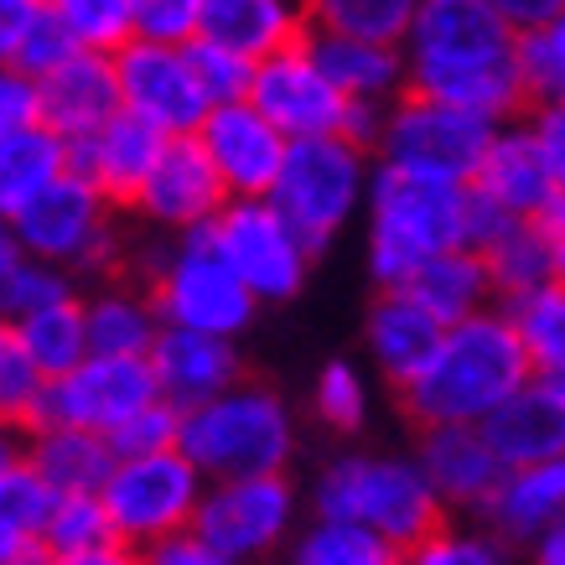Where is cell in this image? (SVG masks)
I'll list each match as a JSON object with an SVG mask.
<instances>
[{
  "label": "cell",
  "mask_w": 565,
  "mask_h": 565,
  "mask_svg": "<svg viewBox=\"0 0 565 565\" xmlns=\"http://www.w3.org/2000/svg\"><path fill=\"white\" fill-rule=\"evenodd\" d=\"M534 384V363L519 343L509 311L493 307L462 327H446L441 348L405 394V411L420 430L436 426H488L519 390Z\"/></svg>",
  "instance_id": "1"
},
{
  "label": "cell",
  "mask_w": 565,
  "mask_h": 565,
  "mask_svg": "<svg viewBox=\"0 0 565 565\" xmlns=\"http://www.w3.org/2000/svg\"><path fill=\"white\" fill-rule=\"evenodd\" d=\"M311 503L317 519L359 524L394 550H415L446 524V503L415 457H338L317 478Z\"/></svg>",
  "instance_id": "2"
},
{
  "label": "cell",
  "mask_w": 565,
  "mask_h": 565,
  "mask_svg": "<svg viewBox=\"0 0 565 565\" xmlns=\"http://www.w3.org/2000/svg\"><path fill=\"white\" fill-rule=\"evenodd\" d=\"M467 249V188L374 167L369 188V270L384 291H399L426 259Z\"/></svg>",
  "instance_id": "3"
},
{
  "label": "cell",
  "mask_w": 565,
  "mask_h": 565,
  "mask_svg": "<svg viewBox=\"0 0 565 565\" xmlns=\"http://www.w3.org/2000/svg\"><path fill=\"white\" fill-rule=\"evenodd\" d=\"M207 482L244 478H286L296 451V426L286 399L265 384H239L218 394L213 405L182 415V446H177Z\"/></svg>",
  "instance_id": "4"
},
{
  "label": "cell",
  "mask_w": 565,
  "mask_h": 565,
  "mask_svg": "<svg viewBox=\"0 0 565 565\" xmlns=\"http://www.w3.org/2000/svg\"><path fill=\"white\" fill-rule=\"evenodd\" d=\"M498 130L503 125L482 120V115L405 94V99L390 104V120H384L374 156L384 172L441 182V188H472L488 151H493Z\"/></svg>",
  "instance_id": "5"
},
{
  "label": "cell",
  "mask_w": 565,
  "mask_h": 565,
  "mask_svg": "<svg viewBox=\"0 0 565 565\" xmlns=\"http://www.w3.org/2000/svg\"><path fill=\"white\" fill-rule=\"evenodd\" d=\"M369 188H374V167H369L363 146L343 136L291 140V156L280 167L270 203L317 255L338 239V228L359 213V203H369Z\"/></svg>",
  "instance_id": "6"
},
{
  "label": "cell",
  "mask_w": 565,
  "mask_h": 565,
  "mask_svg": "<svg viewBox=\"0 0 565 565\" xmlns=\"http://www.w3.org/2000/svg\"><path fill=\"white\" fill-rule=\"evenodd\" d=\"M151 307L161 311L167 327L203 332V338H228L234 343L244 327L255 322L259 301L239 275L228 270V259L218 255L213 234L198 228L161 265V275H156V286H151Z\"/></svg>",
  "instance_id": "7"
},
{
  "label": "cell",
  "mask_w": 565,
  "mask_h": 565,
  "mask_svg": "<svg viewBox=\"0 0 565 565\" xmlns=\"http://www.w3.org/2000/svg\"><path fill=\"white\" fill-rule=\"evenodd\" d=\"M203 472L182 451H161V457L120 462L99 498L109 519H115V540L130 550H151L161 540H172V534L192 530V519L203 509Z\"/></svg>",
  "instance_id": "8"
},
{
  "label": "cell",
  "mask_w": 565,
  "mask_h": 565,
  "mask_svg": "<svg viewBox=\"0 0 565 565\" xmlns=\"http://www.w3.org/2000/svg\"><path fill=\"white\" fill-rule=\"evenodd\" d=\"M207 234L218 244V255L228 259V270L255 291V301H291L307 286L311 249L275 213L270 198H234L218 213V223H207Z\"/></svg>",
  "instance_id": "9"
},
{
  "label": "cell",
  "mask_w": 565,
  "mask_h": 565,
  "mask_svg": "<svg viewBox=\"0 0 565 565\" xmlns=\"http://www.w3.org/2000/svg\"><path fill=\"white\" fill-rule=\"evenodd\" d=\"M296 524V488L286 478L207 482L192 530L218 550L228 565H259L286 545Z\"/></svg>",
  "instance_id": "10"
},
{
  "label": "cell",
  "mask_w": 565,
  "mask_h": 565,
  "mask_svg": "<svg viewBox=\"0 0 565 565\" xmlns=\"http://www.w3.org/2000/svg\"><path fill=\"white\" fill-rule=\"evenodd\" d=\"M109 198L84 177H63L57 188H47L11 228H17L26 259L57 265V270H104L115 255V239L104 228Z\"/></svg>",
  "instance_id": "11"
},
{
  "label": "cell",
  "mask_w": 565,
  "mask_h": 565,
  "mask_svg": "<svg viewBox=\"0 0 565 565\" xmlns=\"http://www.w3.org/2000/svg\"><path fill=\"white\" fill-rule=\"evenodd\" d=\"M156 399H161V384H156L151 359H99V353H94L88 363H78L68 379H57L47 390L42 426L115 436L125 420H136Z\"/></svg>",
  "instance_id": "12"
},
{
  "label": "cell",
  "mask_w": 565,
  "mask_h": 565,
  "mask_svg": "<svg viewBox=\"0 0 565 565\" xmlns=\"http://www.w3.org/2000/svg\"><path fill=\"white\" fill-rule=\"evenodd\" d=\"M249 104H255L259 115H265L286 140L343 136V125H348V99L322 73L311 42H296V47L265 57L255 68Z\"/></svg>",
  "instance_id": "13"
},
{
  "label": "cell",
  "mask_w": 565,
  "mask_h": 565,
  "mask_svg": "<svg viewBox=\"0 0 565 565\" xmlns=\"http://www.w3.org/2000/svg\"><path fill=\"white\" fill-rule=\"evenodd\" d=\"M120 73V99L130 115L156 125L161 136H198L213 115L198 73H192L188 47H161V42H130L115 57Z\"/></svg>",
  "instance_id": "14"
},
{
  "label": "cell",
  "mask_w": 565,
  "mask_h": 565,
  "mask_svg": "<svg viewBox=\"0 0 565 565\" xmlns=\"http://www.w3.org/2000/svg\"><path fill=\"white\" fill-rule=\"evenodd\" d=\"M514 52L519 32L488 0H420L411 42H405L411 68H467V63H493Z\"/></svg>",
  "instance_id": "15"
},
{
  "label": "cell",
  "mask_w": 565,
  "mask_h": 565,
  "mask_svg": "<svg viewBox=\"0 0 565 565\" xmlns=\"http://www.w3.org/2000/svg\"><path fill=\"white\" fill-rule=\"evenodd\" d=\"M207 161L218 167L228 198H270L280 182V167L291 156V140L280 136L255 104H223L207 115V125L198 130Z\"/></svg>",
  "instance_id": "16"
},
{
  "label": "cell",
  "mask_w": 565,
  "mask_h": 565,
  "mask_svg": "<svg viewBox=\"0 0 565 565\" xmlns=\"http://www.w3.org/2000/svg\"><path fill=\"white\" fill-rule=\"evenodd\" d=\"M172 136H161L156 125H146L140 115H115V120L104 125L99 136L88 140H73L68 146V172L94 182V188L109 198V203L120 207H136L146 182H151L156 161L167 156Z\"/></svg>",
  "instance_id": "17"
},
{
  "label": "cell",
  "mask_w": 565,
  "mask_h": 565,
  "mask_svg": "<svg viewBox=\"0 0 565 565\" xmlns=\"http://www.w3.org/2000/svg\"><path fill=\"white\" fill-rule=\"evenodd\" d=\"M234 203L228 188H223L218 167L207 161L203 140L198 136H177L167 146V156L156 161L151 182L140 192V213L161 228H182V234H198L207 223H218V213Z\"/></svg>",
  "instance_id": "18"
},
{
  "label": "cell",
  "mask_w": 565,
  "mask_h": 565,
  "mask_svg": "<svg viewBox=\"0 0 565 565\" xmlns=\"http://www.w3.org/2000/svg\"><path fill=\"white\" fill-rule=\"evenodd\" d=\"M36 99H42V125L68 146L99 136L115 115H125L120 73H115V57H104V52H78L73 63H63L52 78L36 84Z\"/></svg>",
  "instance_id": "19"
},
{
  "label": "cell",
  "mask_w": 565,
  "mask_h": 565,
  "mask_svg": "<svg viewBox=\"0 0 565 565\" xmlns=\"http://www.w3.org/2000/svg\"><path fill=\"white\" fill-rule=\"evenodd\" d=\"M420 472L430 478L436 498L446 509H488L493 493L503 488L509 467L498 462V451L488 446L482 426H436L420 436V451H415Z\"/></svg>",
  "instance_id": "20"
},
{
  "label": "cell",
  "mask_w": 565,
  "mask_h": 565,
  "mask_svg": "<svg viewBox=\"0 0 565 565\" xmlns=\"http://www.w3.org/2000/svg\"><path fill=\"white\" fill-rule=\"evenodd\" d=\"M156 384H161V399L172 411L192 415L213 405L218 394L239 390V353L228 338H203V332H182V327H167L161 343L151 353Z\"/></svg>",
  "instance_id": "21"
},
{
  "label": "cell",
  "mask_w": 565,
  "mask_h": 565,
  "mask_svg": "<svg viewBox=\"0 0 565 565\" xmlns=\"http://www.w3.org/2000/svg\"><path fill=\"white\" fill-rule=\"evenodd\" d=\"M307 36L311 26L301 0H207L203 11V42H218L249 63H265Z\"/></svg>",
  "instance_id": "22"
},
{
  "label": "cell",
  "mask_w": 565,
  "mask_h": 565,
  "mask_svg": "<svg viewBox=\"0 0 565 565\" xmlns=\"http://www.w3.org/2000/svg\"><path fill=\"white\" fill-rule=\"evenodd\" d=\"M472 188L482 198H493L503 213H514V218H540V207L555 198V172H550L545 151H540V140H534L530 120L524 125H503L493 140V151L482 161V172Z\"/></svg>",
  "instance_id": "23"
},
{
  "label": "cell",
  "mask_w": 565,
  "mask_h": 565,
  "mask_svg": "<svg viewBox=\"0 0 565 565\" xmlns=\"http://www.w3.org/2000/svg\"><path fill=\"white\" fill-rule=\"evenodd\" d=\"M441 338L446 327L430 311L415 307L405 291H384L374 301V311H369V353L384 369V379L399 384V390H411L415 379L426 374Z\"/></svg>",
  "instance_id": "24"
},
{
  "label": "cell",
  "mask_w": 565,
  "mask_h": 565,
  "mask_svg": "<svg viewBox=\"0 0 565 565\" xmlns=\"http://www.w3.org/2000/svg\"><path fill=\"white\" fill-rule=\"evenodd\" d=\"M322 73L338 84L348 104H384L411 94V57L405 47H379V42H348V36H307Z\"/></svg>",
  "instance_id": "25"
},
{
  "label": "cell",
  "mask_w": 565,
  "mask_h": 565,
  "mask_svg": "<svg viewBox=\"0 0 565 565\" xmlns=\"http://www.w3.org/2000/svg\"><path fill=\"white\" fill-rule=\"evenodd\" d=\"M498 462L519 472V467H545L565 457V411L550 399V390L534 379L530 390H519L503 411L482 426Z\"/></svg>",
  "instance_id": "26"
},
{
  "label": "cell",
  "mask_w": 565,
  "mask_h": 565,
  "mask_svg": "<svg viewBox=\"0 0 565 565\" xmlns=\"http://www.w3.org/2000/svg\"><path fill=\"white\" fill-rule=\"evenodd\" d=\"M420 311H430L441 327H462L482 311H493V280H488V259L478 249H451V255L426 259L420 270L399 286Z\"/></svg>",
  "instance_id": "27"
},
{
  "label": "cell",
  "mask_w": 565,
  "mask_h": 565,
  "mask_svg": "<svg viewBox=\"0 0 565 565\" xmlns=\"http://www.w3.org/2000/svg\"><path fill=\"white\" fill-rule=\"evenodd\" d=\"M482 514H488V524H493L498 540L540 545V540L565 519V462L519 467V472H509Z\"/></svg>",
  "instance_id": "28"
},
{
  "label": "cell",
  "mask_w": 565,
  "mask_h": 565,
  "mask_svg": "<svg viewBox=\"0 0 565 565\" xmlns=\"http://www.w3.org/2000/svg\"><path fill=\"white\" fill-rule=\"evenodd\" d=\"M32 467L52 493L68 498V493H104V482L115 478L120 457H115L109 436L42 426V430H32Z\"/></svg>",
  "instance_id": "29"
},
{
  "label": "cell",
  "mask_w": 565,
  "mask_h": 565,
  "mask_svg": "<svg viewBox=\"0 0 565 565\" xmlns=\"http://www.w3.org/2000/svg\"><path fill=\"white\" fill-rule=\"evenodd\" d=\"M63 177H68V140L52 136L47 125L0 140V218L17 223Z\"/></svg>",
  "instance_id": "30"
},
{
  "label": "cell",
  "mask_w": 565,
  "mask_h": 565,
  "mask_svg": "<svg viewBox=\"0 0 565 565\" xmlns=\"http://www.w3.org/2000/svg\"><path fill=\"white\" fill-rule=\"evenodd\" d=\"M311 36H348V42H379L405 47L420 0H301Z\"/></svg>",
  "instance_id": "31"
},
{
  "label": "cell",
  "mask_w": 565,
  "mask_h": 565,
  "mask_svg": "<svg viewBox=\"0 0 565 565\" xmlns=\"http://www.w3.org/2000/svg\"><path fill=\"white\" fill-rule=\"evenodd\" d=\"M88 311V348L99 359H151L156 343H161V311L146 301V296L130 291H104L94 301H84Z\"/></svg>",
  "instance_id": "32"
},
{
  "label": "cell",
  "mask_w": 565,
  "mask_h": 565,
  "mask_svg": "<svg viewBox=\"0 0 565 565\" xmlns=\"http://www.w3.org/2000/svg\"><path fill=\"white\" fill-rule=\"evenodd\" d=\"M17 327V343L26 348V359L42 369V374L57 384V379H68L78 363L94 359V348H88V311L84 301L73 296V301H57L47 311H32V317H21Z\"/></svg>",
  "instance_id": "33"
},
{
  "label": "cell",
  "mask_w": 565,
  "mask_h": 565,
  "mask_svg": "<svg viewBox=\"0 0 565 565\" xmlns=\"http://www.w3.org/2000/svg\"><path fill=\"white\" fill-rule=\"evenodd\" d=\"M52 488L36 478V467H17L0 478V565H32L42 555V530L52 514Z\"/></svg>",
  "instance_id": "34"
},
{
  "label": "cell",
  "mask_w": 565,
  "mask_h": 565,
  "mask_svg": "<svg viewBox=\"0 0 565 565\" xmlns=\"http://www.w3.org/2000/svg\"><path fill=\"white\" fill-rule=\"evenodd\" d=\"M482 259H488V280H493V296L503 307L545 291L550 280H555V244H550L545 234H540V223H530V218H519L503 239L488 244Z\"/></svg>",
  "instance_id": "35"
},
{
  "label": "cell",
  "mask_w": 565,
  "mask_h": 565,
  "mask_svg": "<svg viewBox=\"0 0 565 565\" xmlns=\"http://www.w3.org/2000/svg\"><path fill=\"white\" fill-rule=\"evenodd\" d=\"M286 565H405V550H394L390 540H379L359 524L317 519L311 530L296 534Z\"/></svg>",
  "instance_id": "36"
},
{
  "label": "cell",
  "mask_w": 565,
  "mask_h": 565,
  "mask_svg": "<svg viewBox=\"0 0 565 565\" xmlns=\"http://www.w3.org/2000/svg\"><path fill=\"white\" fill-rule=\"evenodd\" d=\"M47 11L63 21L78 52L120 57L136 42V0H47Z\"/></svg>",
  "instance_id": "37"
},
{
  "label": "cell",
  "mask_w": 565,
  "mask_h": 565,
  "mask_svg": "<svg viewBox=\"0 0 565 565\" xmlns=\"http://www.w3.org/2000/svg\"><path fill=\"white\" fill-rule=\"evenodd\" d=\"M503 311H509L519 343L530 353L534 374H561L565 369V286L561 280H550L545 291L524 296V301H514V307H503Z\"/></svg>",
  "instance_id": "38"
},
{
  "label": "cell",
  "mask_w": 565,
  "mask_h": 565,
  "mask_svg": "<svg viewBox=\"0 0 565 565\" xmlns=\"http://www.w3.org/2000/svg\"><path fill=\"white\" fill-rule=\"evenodd\" d=\"M120 545L115 540V519L104 509L99 493H68L52 498L47 530H42V555L57 561V555H88V550Z\"/></svg>",
  "instance_id": "39"
},
{
  "label": "cell",
  "mask_w": 565,
  "mask_h": 565,
  "mask_svg": "<svg viewBox=\"0 0 565 565\" xmlns=\"http://www.w3.org/2000/svg\"><path fill=\"white\" fill-rule=\"evenodd\" d=\"M47 390L52 379L26 359L21 343H11L0 353V426H17L32 436L42 426V411H47Z\"/></svg>",
  "instance_id": "40"
},
{
  "label": "cell",
  "mask_w": 565,
  "mask_h": 565,
  "mask_svg": "<svg viewBox=\"0 0 565 565\" xmlns=\"http://www.w3.org/2000/svg\"><path fill=\"white\" fill-rule=\"evenodd\" d=\"M519 68L534 104H565V17L519 36Z\"/></svg>",
  "instance_id": "41"
},
{
  "label": "cell",
  "mask_w": 565,
  "mask_h": 565,
  "mask_svg": "<svg viewBox=\"0 0 565 565\" xmlns=\"http://www.w3.org/2000/svg\"><path fill=\"white\" fill-rule=\"evenodd\" d=\"M188 57H192V73H198V84H203V94H207V104H213V109L249 99L259 63H249V57H239V52L218 47V42H203V36L188 47Z\"/></svg>",
  "instance_id": "42"
},
{
  "label": "cell",
  "mask_w": 565,
  "mask_h": 565,
  "mask_svg": "<svg viewBox=\"0 0 565 565\" xmlns=\"http://www.w3.org/2000/svg\"><path fill=\"white\" fill-rule=\"evenodd\" d=\"M405 565H509V561H503L498 534L441 524L430 540H420L415 550H405Z\"/></svg>",
  "instance_id": "43"
},
{
  "label": "cell",
  "mask_w": 565,
  "mask_h": 565,
  "mask_svg": "<svg viewBox=\"0 0 565 565\" xmlns=\"http://www.w3.org/2000/svg\"><path fill=\"white\" fill-rule=\"evenodd\" d=\"M207 0H136V42L192 47L203 36Z\"/></svg>",
  "instance_id": "44"
},
{
  "label": "cell",
  "mask_w": 565,
  "mask_h": 565,
  "mask_svg": "<svg viewBox=\"0 0 565 565\" xmlns=\"http://www.w3.org/2000/svg\"><path fill=\"white\" fill-rule=\"evenodd\" d=\"M109 446H115L120 462L177 451V446H182V411H172L167 399H156V405H146V411L136 415V420H125V426L109 436Z\"/></svg>",
  "instance_id": "45"
},
{
  "label": "cell",
  "mask_w": 565,
  "mask_h": 565,
  "mask_svg": "<svg viewBox=\"0 0 565 565\" xmlns=\"http://www.w3.org/2000/svg\"><path fill=\"white\" fill-rule=\"evenodd\" d=\"M317 415L338 430H359L363 415H369V390H363V374L348 359H332L317 374Z\"/></svg>",
  "instance_id": "46"
},
{
  "label": "cell",
  "mask_w": 565,
  "mask_h": 565,
  "mask_svg": "<svg viewBox=\"0 0 565 565\" xmlns=\"http://www.w3.org/2000/svg\"><path fill=\"white\" fill-rule=\"evenodd\" d=\"M57 301H73L68 270L42 265V259H26L17 275V286H11V296H6V307H0V317H6V322H21V317L47 311V307H57Z\"/></svg>",
  "instance_id": "47"
},
{
  "label": "cell",
  "mask_w": 565,
  "mask_h": 565,
  "mask_svg": "<svg viewBox=\"0 0 565 565\" xmlns=\"http://www.w3.org/2000/svg\"><path fill=\"white\" fill-rule=\"evenodd\" d=\"M73 57H78V42H73V36L63 32V21L47 11V17L32 26V36L21 42V52H17V63H11V68L26 73L32 84H42V78H52L63 63H73Z\"/></svg>",
  "instance_id": "48"
},
{
  "label": "cell",
  "mask_w": 565,
  "mask_h": 565,
  "mask_svg": "<svg viewBox=\"0 0 565 565\" xmlns=\"http://www.w3.org/2000/svg\"><path fill=\"white\" fill-rule=\"evenodd\" d=\"M42 125V99H36V84L17 68H0V140L21 136Z\"/></svg>",
  "instance_id": "49"
},
{
  "label": "cell",
  "mask_w": 565,
  "mask_h": 565,
  "mask_svg": "<svg viewBox=\"0 0 565 565\" xmlns=\"http://www.w3.org/2000/svg\"><path fill=\"white\" fill-rule=\"evenodd\" d=\"M42 17H47V0H0V68L17 63L21 42L32 36Z\"/></svg>",
  "instance_id": "50"
},
{
  "label": "cell",
  "mask_w": 565,
  "mask_h": 565,
  "mask_svg": "<svg viewBox=\"0 0 565 565\" xmlns=\"http://www.w3.org/2000/svg\"><path fill=\"white\" fill-rule=\"evenodd\" d=\"M514 213H503V207L493 203V198H482L478 188H467V249H488V244H498L509 228H514Z\"/></svg>",
  "instance_id": "51"
},
{
  "label": "cell",
  "mask_w": 565,
  "mask_h": 565,
  "mask_svg": "<svg viewBox=\"0 0 565 565\" xmlns=\"http://www.w3.org/2000/svg\"><path fill=\"white\" fill-rule=\"evenodd\" d=\"M140 561L146 565H228L198 530H182V534H172V540H161V545L140 550Z\"/></svg>",
  "instance_id": "52"
},
{
  "label": "cell",
  "mask_w": 565,
  "mask_h": 565,
  "mask_svg": "<svg viewBox=\"0 0 565 565\" xmlns=\"http://www.w3.org/2000/svg\"><path fill=\"white\" fill-rule=\"evenodd\" d=\"M530 130L545 151L550 172H555V188H565V104H534Z\"/></svg>",
  "instance_id": "53"
},
{
  "label": "cell",
  "mask_w": 565,
  "mask_h": 565,
  "mask_svg": "<svg viewBox=\"0 0 565 565\" xmlns=\"http://www.w3.org/2000/svg\"><path fill=\"white\" fill-rule=\"evenodd\" d=\"M488 6H493L519 36H530V32H540V26L565 17V0H488Z\"/></svg>",
  "instance_id": "54"
},
{
  "label": "cell",
  "mask_w": 565,
  "mask_h": 565,
  "mask_svg": "<svg viewBox=\"0 0 565 565\" xmlns=\"http://www.w3.org/2000/svg\"><path fill=\"white\" fill-rule=\"evenodd\" d=\"M21 265H26V249H21L17 228L0 218V307H6V296H11V286H17Z\"/></svg>",
  "instance_id": "55"
},
{
  "label": "cell",
  "mask_w": 565,
  "mask_h": 565,
  "mask_svg": "<svg viewBox=\"0 0 565 565\" xmlns=\"http://www.w3.org/2000/svg\"><path fill=\"white\" fill-rule=\"evenodd\" d=\"M42 565H146V561L130 545H104V550H88V555H57V561H42Z\"/></svg>",
  "instance_id": "56"
},
{
  "label": "cell",
  "mask_w": 565,
  "mask_h": 565,
  "mask_svg": "<svg viewBox=\"0 0 565 565\" xmlns=\"http://www.w3.org/2000/svg\"><path fill=\"white\" fill-rule=\"evenodd\" d=\"M32 462V436L17 426H0V478L6 472H17V467Z\"/></svg>",
  "instance_id": "57"
},
{
  "label": "cell",
  "mask_w": 565,
  "mask_h": 565,
  "mask_svg": "<svg viewBox=\"0 0 565 565\" xmlns=\"http://www.w3.org/2000/svg\"><path fill=\"white\" fill-rule=\"evenodd\" d=\"M530 223H540V234H545L550 244L561 239V234H565V188L555 192V198H550V203L540 207V218H530Z\"/></svg>",
  "instance_id": "58"
},
{
  "label": "cell",
  "mask_w": 565,
  "mask_h": 565,
  "mask_svg": "<svg viewBox=\"0 0 565 565\" xmlns=\"http://www.w3.org/2000/svg\"><path fill=\"white\" fill-rule=\"evenodd\" d=\"M534 565H565V519L534 545Z\"/></svg>",
  "instance_id": "59"
},
{
  "label": "cell",
  "mask_w": 565,
  "mask_h": 565,
  "mask_svg": "<svg viewBox=\"0 0 565 565\" xmlns=\"http://www.w3.org/2000/svg\"><path fill=\"white\" fill-rule=\"evenodd\" d=\"M534 379L545 384V390H550V399H555V405H561V411H565V369H561V374H534Z\"/></svg>",
  "instance_id": "60"
},
{
  "label": "cell",
  "mask_w": 565,
  "mask_h": 565,
  "mask_svg": "<svg viewBox=\"0 0 565 565\" xmlns=\"http://www.w3.org/2000/svg\"><path fill=\"white\" fill-rule=\"evenodd\" d=\"M555 280H561V286H565V234H561V239H555Z\"/></svg>",
  "instance_id": "61"
},
{
  "label": "cell",
  "mask_w": 565,
  "mask_h": 565,
  "mask_svg": "<svg viewBox=\"0 0 565 565\" xmlns=\"http://www.w3.org/2000/svg\"><path fill=\"white\" fill-rule=\"evenodd\" d=\"M11 343H17V327H11V322H6V317H0V353H6V348H11Z\"/></svg>",
  "instance_id": "62"
},
{
  "label": "cell",
  "mask_w": 565,
  "mask_h": 565,
  "mask_svg": "<svg viewBox=\"0 0 565 565\" xmlns=\"http://www.w3.org/2000/svg\"><path fill=\"white\" fill-rule=\"evenodd\" d=\"M32 565H42V561H32Z\"/></svg>",
  "instance_id": "63"
},
{
  "label": "cell",
  "mask_w": 565,
  "mask_h": 565,
  "mask_svg": "<svg viewBox=\"0 0 565 565\" xmlns=\"http://www.w3.org/2000/svg\"><path fill=\"white\" fill-rule=\"evenodd\" d=\"M561 462H565V457H561Z\"/></svg>",
  "instance_id": "64"
}]
</instances>
